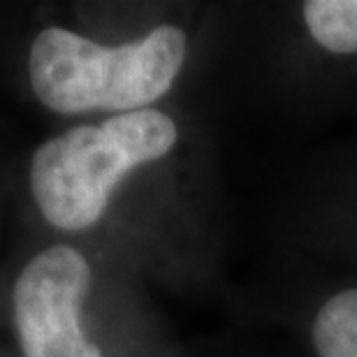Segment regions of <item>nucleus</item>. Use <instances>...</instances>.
Segmentation results:
<instances>
[{"label": "nucleus", "mask_w": 357, "mask_h": 357, "mask_svg": "<svg viewBox=\"0 0 357 357\" xmlns=\"http://www.w3.org/2000/svg\"><path fill=\"white\" fill-rule=\"evenodd\" d=\"M185 146L183 121L165 107L75 123L35 149L28 165L33 204L56 232H96L128 176Z\"/></svg>", "instance_id": "nucleus-1"}, {"label": "nucleus", "mask_w": 357, "mask_h": 357, "mask_svg": "<svg viewBox=\"0 0 357 357\" xmlns=\"http://www.w3.org/2000/svg\"><path fill=\"white\" fill-rule=\"evenodd\" d=\"M190 54L192 35L174 21L121 42L47 26L28 49V82L38 102L59 116H116L160 107Z\"/></svg>", "instance_id": "nucleus-2"}, {"label": "nucleus", "mask_w": 357, "mask_h": 357, "mask_svg": "<svg viewBox=\"0 0 357 357\" xmlns=\"http://www.w3.org/2000/svg\"><path fill=\"white\" fill-rule=\"evenodd\" d=\"M98 267L75 244L42 248L12 288V327L21 357H114L91 318Z\"/></svg>", "instance_id": "nucleus-3"}, {"label": "nucleus", "mask_w": 357, "mask_h": 357, "mask_svg": "<svg viewBox=\"0 0 357 357\" xmlns=\"http://www.w3.org/2000/svg\"><path fill=\"white\" fill-rule=\"evenodd\" d=\"M278 17V73L311 84L357 79V0H302L283 5Z\"/></svg>", "instance_id": "nucleus-4"}, {"label": "nucleus", "mask_w": 357, "mask_h": 357, "mask_svg": "<svg viewBox=\"0 0 357 357\" xmlns=\"http://www.w3.org/2000/svg\"><path fill=\"white\" fill-rule=\"evenodd\" d=\"M288 232L337 267H357V142L306 178L292 199Z\"/></svg>", "instance_id": "nucleus-5"}, {"label": "nucleus", "mask_w": 357, "mask_h": 357, "mask_svg": "<svg viewBox=\"0 0 357 357\" xmlns=\"http://www.w3.org/2000/svg\"><path fill=\"white\" fill-rule=\"evenodd\" d=\"M297 299L292 330L311 357H357V267H339Z\"/></svg>", "instance_id": "nucleus-6"}]
</instances>
